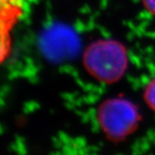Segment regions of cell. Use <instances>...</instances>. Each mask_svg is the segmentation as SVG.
Listing matches in <instances>:
<instances>
[{
	"label": "cell",
	"instance_id": "cell-6",
	"mask_svg": "<svg viewBox=\"0 0 155 155\" xmlns=\"http://www.w3.org/2000/svg\"><path fill=\"white\" fill-rule=\"evenodd\" d=\"M141 1L146 10L153 16H155V0H141Z\"/></svg>",
	"mask_w": 155,
	"mask_h": 155
},
{
	"label": "cell",
	"instance_id": "cell-1",
	"mask_svg": "<svg viewBox=\"0 0 155 155\" xmlns=\"http://www.w3.org/2000/svg\"><path fill=\"white\" fill-rule=\"evenodd\" d=\"M127 62L126 48L113 40L97 41L84 54V65L87 72L105 84L118 81L127 70Z\"/></svg>",
	"mask_w": 155,
	"mask_h": 155
},
{
	"label": "cell",
	"instance_id": "cell-5",
	"mask_svg": "<svg viewBox=\"0 0 155 155\" xmlns=\"http://www.w3.org/2000/svg\"><path fill=\"white\" fill-rule=\"evenodd\" d=\"M144 100L150 109L155 112V78H153L144 91Z\"/></svg>",
	"mask_w": 155,
	"mask_h": 155
},
{
	"label": "cell",
	"instance_id": "cell-4",
	"mask_svg": "<svg viewBox=\"0 0 155 155\" xmlns=\"http://www.w3.org/2000/svg\"><path fill=\"white\" fill-rule=\"evenodd\" d=\"M12 28L0 25V64L9 56L11 50V31Z\"/></svg>",
	"mask_w": 155,
	"mask_h": 155
},
{
	"label": "cell",
	"instance_id": "cell-2",
	"mask_svg": "<svg viewBox=\"0 0 155 155\" xmlns=\"http://www.w3.org/2000/svg\"><path fill=\"white\" fill-rule=\"evenodd\" d=\"M141 116L138 108L124 97H111L100 104L97 121L109 139L119 141L133 134Z\"/></svg>",
	"mask_w": 155,
	"mask_h": 155
},
{
	"label": "cell",
	"instance_id": "cell-3",
	"mask_svg": "<svg viewBox=\"0 0 155 155\" xmlns=\"http://www.w3.org/2000/svg\"><path fill=\"white\" fill-rule=\"evenodd\" d=\"M24 0H0V25L12 28L23 13Z\"/></svg>",
	"mask_w": 155,
	"mask_h": 155
}]
</instances>
